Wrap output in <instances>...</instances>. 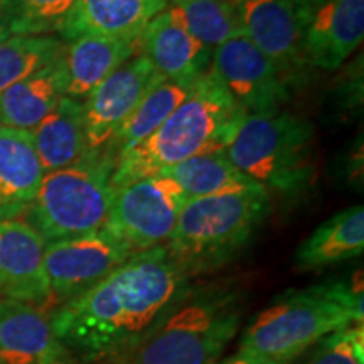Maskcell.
Segmentation results:
<instances>
[{"label": "cell", "instance_id": "obj_4", "mask_svg": "<svg viewBox=\"0 0 364 364\" xmlns=\"http://www.w3.org/2000/svg\"><path fill=\"white\" fill-rule=\"evenodd\" d=\"M270 206V193L258 184L188 199L167 252L189 279L215 270L247 247Z\"/></svg>", "mask_w": 364, "mask_h": 364}, {"label": "cell", "instance_id": "obj_30", "mask_svg": "<svg viewBox=\"0 0 364 364\" xmlns=\"http://www.w3.org/2000/svg\"><path fill=\"white\" fill-rule=\"evenodd\" d=\"M221 364H277V363L268 361V359H265V358L255 356V354H248V353L238 351V354H235V356L228 358L226 361H223Z\"/></svg>", "mask_w": 364, "mask_h": 364}, {"label": "cell", "instance_id": "obj_16", "mask_svg": "<svg viewBox=\"0 0 364 364\" xmlns=\"http://www.w3.org/2000/svg\"><path fill=\"white\" fill-rule=\"evenodd\" d=\"M140 53L166 81L193 86L211 68L213 53L169 12L159 14L140 34Z\"/></svg>", "mask_w": 364, "mask_h": 364}, {"label": "cell", "instance_id": "obj_10", "mask_svg": "<svg viewBox=\"0 0 364 364\" xmlns=\"http://www.w3.org/2000/svg\"><path fill=\"white\" fill-rule=\"evenodd\" d=\"M209 73L245 115L280 110L289 100L287 76L245 34L215 49Z\"/></svg>", "mask_w": 364, "mask_h": 364}, {"label": "cell", "instance_id": "obj_28", "mask_svg": "<svg viewBox=\"0 0 364 364\" xmlns=\"http://www.w3.org/2000/svg\"><path fill=\"white\" fill-rule=\"evenodd\" d=\"M312 348L304 364H364L363 324L332 332Z\"/></svg>", "mask_w": 364, "mask_h": 364}, {"label": "cell", "instance_id": "obj_14", "mask_svg": "<svg viewBox=\"0 0 364 364\" xmlns=\"http://www.w3.org/2000/svg\"><path fill=\"white\" fill-rule=\"evenodd\" d=\"M73 363L44 312L29 304L0 299V364Z\"/></svg>", "mask_w": 364, "mask_h": 364}, {"label": "cell", "instance_id": "obj_25", "mask_svg": "<svg viewBox=\"0 0 364 364\" xmlns=\"http://www.w3.org/2000/svg\"><path fill=\"white\" fill-rule=\"evenodd\" d=\"M164 174L172 177L181 186L188 199L226 193L253 184L231 164L225 150L191 157Z\"/></svg>", "mask_w": 364, "mask_h": 364}, {"label": "cell", "instance_id": "obj_15", "mask_svg": "<svg viewBox=\"0 0 364 364\" xmlns=\"http://www.w3.org/2000/svg\"><path fill=\"white\" fill-rule=\"evenodd\" d=\"M364 39V0H318L306 33L309 65L338 70Z\"/></svg>", "mask_w": 364, "mask_h": 364}, {"label": "cell", "instance_id": "obj_2", "mask_svg": "<svg viewBox=\"0 0 364 364\" xmlns=\"http://www.w3.org/2000/svg\"><path fill=\"white\" fill-rule=\"evenodd\" d=\"M243 117L245 113L208 73L196 81L188 98L152 135L118 159L110 186L120 188L144 177L164 174L191 157L221 152Z\"/></svg>", "mask_w": 364, "mask_h": 364}, {"label": "cell", "instance_id": "obj_8", "mask_svg": "<svg viewBox=\"0 0 364 364\" xmlns=\"http://www.w3.org/2000/svg\"><path fill=\"white\" fill-rule=\"evenodd\" d=\"M188 196L167 174L144 177L113 189L105 230L134 253L162 247L174 233Z\"/></svg>", "mask_w": 364, "mask_h": 364}, {"label": "cell", "instance_id": "obj_21", "mask_svg": "<svg viewBox=\"0 0 364 364\" xmlns=\"http://www.w3.org/2000/svg\"><path fill=\"white\" fill-rule=\"evenodd\" d=\"M31 136L44 174L80 162L88 156L83 103L63 97Z\"/></svg>", "mask_w": 364, "mask_h": 364}, {"label": "cell", "instance_id": "obj_18", "mask_svg": "<svg viewBox=\"0 0 364 364\" xmlns=\"http://www.w3.org/2000/svg\"><path fill=\"white\" fill-rule=\"evenodd\" d=\"M43 177L29 132L0 127V223L29 211Z\"/></svg>", "mask_w": 364, "mask_h": 364}, {"label": "cell", "instance_id": "obj_13", "mask_svg": "<svg viewBox=\"0 0 364 364\" xmlns=\"http://www.w3.org/2000/svg\"><path fill=\"white\" fill-rule=\"evenodd\" d=\"M44 252V238L26 221L0 223V294L29 306L48 302Z\"/></svg>", "mask_w": 364, "mask_h": 364}, {"label": "cell", "instance_id": "obj_32", "mask_svg": "<svg viewBox=\"0 0 364 364\" xmlns=\"http://www.w3.org/2000/svg\"><path fill=\"white\" fill-rule=\"evenodd\" d=\"M306 2H309V4H311V6H314V4H317L318 0H306Z\"/></svg>", "mask_w": 364, "mask_h": 364}, {"label": "cell", "instance_id": "obj_26", "mask_svg": "<svg viewBox=\"0 0 364 364\" xmlns=\"http://www.w3.org/2000/svg\"><path fill=\"white\" fill-rule=\"evenodd\" d=\"M63 48L51 36H12L0 43V93L56 61Z\"/></svg>", "mask_w": 364, "mask_h": 364}, {"label": "cell", "instance_id": "obj_9", "mask_svg": "<svg viewBox=\"0 0 364 364\" xmlns=\"http://www.w3.org/2000/svg\"><path fill=\"white\" fill-rule=\"evenodd\" d=\"M134 255L105 228L80 238L46 243L44 268L51 297L63 304L78 297Z\"/></svg>", "mask_w": 364, "mask_h": 364}, {"label": "cell", "instance_id": "obj_24", "mask_svg": "<svg viewBox=\"0 0 364 364\" xmlns=\"http://www.w3.org/2000/svg\"><path fill=\"white\" fill-rule=\"evenodd\" d=\"M240 2L241 0H193L167 9L193 38L215 53L226 41L243 34Z\"/></svg>", "mask_w": 364, "mask_h": 364}, {"label": "cell", "instance_id": "obj_1", "mask_svg": "<svg viewBox=\"0 0 364 364\" xmlns=\"http://www.w3.org/2000/svg\"><path fill=\"white\" fill-rule=\"evenodd\" d=\"M188 294L189 277L162 245L135 253L49 318L73 359L103 364L142 343Z\"/></svg>", "mask_w": 364, "mask_h": 364}, {"label": "cell", "instance_id": "obj_31", "mask_svg": "<svg viewBox=\"0 0 364 364\" xmlns=\"http://www.w3.org/2000/svg\"><path fill=\"white\" fill-rule=\"evenodd\" d=\"M188 2H193V0H167V4H171V6H182V4Z\"/></svg>", "mask_w": 364, "mask_h": 364}, {"label": "cell", "instance_id": "obj_17", "mask_svg": "<svg viewBox=\"0 0 364 364\" xmlns=\"http://www.w3.org/2000/svg\"><path fill=\"white\" fill-rule=\"evenodd\" d=\"M140 53V38L117 39L80 36L63 48L66 97L83 100L112 73Z\"/></svg>", "mask_w": 364, "mask_h": 364}, {"label": "cell", "instance_id": "obj_12", "mask_svg": "<svg viewBox=\"0 0 364 364\" xmlns=\"http://www.w3.org/2000/svg\"><path fill=\"white\" fill-rule=\"evenodd\" d=\"M312 6L306 0H241L243 34L287 76L307 65L306 33Z\"/></svg>", "mask_w": 364, "mask_h": 364}, {"label": "cell", "instance_id": "obj_3", "mask_svg": "<svg viewBox=\"0 0 364 364\" xmlns=\"http://www.w3.org/2000/svg\"><path fill=\"white\" fill-rule=\"evenodd\" d=\"M363 290L329 282L290 290L258 314L243 332L240 351L277 364L294 363L332 332L363 324Z\"/></svg>", "mask_w": 364, "mask_h": 364}, {"label": "cell", "instance_id": "obj_6", "mask_svg": "<svg viewBox=\"0 0 364 364\" xmlns=\"http://www.w3.org/2000/svg\"><path fill=\"white\" fill-rule=\"evenodd\" d=\"M240 321L236 295L225 290L188 294L142 343L103 364H216Z\"/></svg>", "mask_w": 364, "mask_h": 364}, {"label": "cell", "instance_id": "obj_11", "mask_svg": "<svg viewBox=\"0 0 364 364\" xmlns=\"http://www.w3.org/2000/svg\"><path fill=\"white\" fill-rule=\"evenodd\" d=\"M162 81L152 63L139 53L91 91L83 103L88 152L102 154L130 113Z\"/></svg>", "mask_w": 364, "mask_h": 364}, {"label": "cell", "instance_id": "obj_7", "mask_svg": "<svg viewBox=\"0 0 364 364\" xmlns=\"http://www.w3.org/2000/svg\"><path fill=\"white\" fill-rule=\"evenodd\" d=\"M112 171L107 157L88 152L80 162L44 174L26 223L46 243L102 230L112 204Z\"/></svg>", "mask_w": 364, "mask_h": 364}, {"label": "cell", "instance_id": "obj_29", "mask_svg": "<svg viewBox=\"0 0 364 364\" xmlns=\"http://www.w3.org/2000/svg\"><path fill=\"white\" fill-rule=\"evenodd\" d=\"M16 24V6L14 0H0V43L12 38Z\"/></svg>", "mask_w": 364, "mask_h": 364}, {"label": "cell", "instance_id": "obj_5", "mask_svg": "<svg viewBox=\"0 0 364 364\" xmlns=\"http://www.w3.org/2000/svg\"><path fill=\"white\" fill-rule=\"evenodd\" d=\"M314 127L290 112L245 115L225 149L253 184L282 194L304 189L314 174Z\"/></svg>", "mask_w": 364, "mask_h": 364}, {"label": "cell", "instance_id": "obj_27", "mask_svg": "<svg viewBox=\"0 0 364 364\" xmlns=\"http://www.w3.org/2000/svg\"><path fill=\"white\" fill-rule=\"evenodd\" d=\"M78 0H14V36H49L66 29Z\"/></svg>", "mask_w": 364, "mask_h": 364}, {"label": "cell", "instance_id": "obj_22", "mask_svg": "<svg viewBox=\"0 0 364 364\" xmlns=\"http://www.w3.org/2000/svg\"><path fill=\"white\" fill-rule=\"evenodd\" d=\"M364 250V208L353 206L322 223L295 253L300 270H317L351 260Z\"/></svg>", "mask_w": 364, "mask_h": 364}, {"label": "cell", "instance_id": "obj_19", "mask_svg": "<svg viewBox=\"0 0 364 364\" xmlns=\"http://www.w3.org/2000/svg\"><path fill=\"white\" fill-rule=\"evenodd\" d=\"M167 7V0H78L63 36L136 39Z\"/></svg>", "mask_w": 364, "mask_h": 364}, {"label": "cell", "instance_id": "obj_20", "mask_svg": "<svg viewBox=\"0 0 364 364\" xmlns=\"http://www.w3.org/2000/svg\"><path fill=\"white\" fill-rule=\"evenodd\" d=\"M61 56L0 93V127L31 134L59 100L66 97V73Z\"/></svg>", "mask_w": 364, "mask_h": 364}, {"label": "cell", "instance_id": "obj_23", "mask_svg": "<svg viewBox=\"0 0 364 364\" xmlns=\"http://www.w3.org/2000/svg\"><path fill=\"white\" fill-rule=\"evenodd\" d=\"M193 86L176 83V81H162L161 85H157L130 113L124 125L113 135L110 144L105 147L102 156L115 166L118 159L142 144L172 115V112L188 98Z\"/></svg>", "mask_w": 364, "mask_h": 364}]
</instances>
